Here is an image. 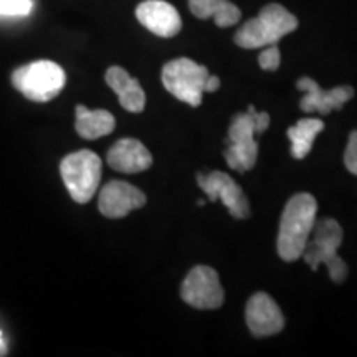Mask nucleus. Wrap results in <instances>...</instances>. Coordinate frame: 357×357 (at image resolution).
I'll return each instance as SVG.
<instances>
[{
	"mask_svg": "<svg viewBox=\"0 0 357 357\" xmlns=\"http://www.w3.org/2000/svg\"><path fill=\"white\" fill-rule=\"evenodd\" d=\"M318 202L307 192L293 195L281 213L276 248L284 261H296L303 255L311 231L314 229Z\"/></svg>",
	"mask_w": 357,
	"mask_h": 357,
	"instance_id": "1",
	"label": "nucleus"
},
{
	"mask_svg": "<svg viewBox=\"0 0 357 357\" xmlns=\"http://www.w3.org/2000/svg\"><path fill=\"white\" fill-rule=\"evenodd\" d=\"M270 126V114L258 113L255 106H248L245 113H238L231 119L229 128V147L223 153L227 164L236 172H247L255 167L258 159L257 134Z\"/></svg>",
	"mask_w": 357,
	"mask_h": 357,
	"instance_id": "2",
	"label": "nucleus"
},
{
	"mask_svg": "<svg viewBox=\"0 0 357 357\" xmlns=\"http://www.w3.org/2000/svg\"><path fill=\"white\" fill-rule=\"evenodd\" d=\"M298 29V19L280 3H268L255 19L245 22L235 33V43L247 50L276 45Z\"/></svg>",
	"mask_w": 357,
	"mask_h": 357,
	"instance_id": "3",
	"label": "nucleus"
},
{
	"mask_svg": "<svg viewBox=\"0 0 357 357\" xmlns=\"http://www.w3.org/2000/svg\"><path fill=\"white\" fill-rule=\"evenodd\" d=\"M311 235L312 238L307 240L306 247L303 250V260L312 270H318V266L323 263L328 266L329 278L334 283H344L349 268L337 255V250L342 243V236H344L341 225L334 218H321V220H316Z\"/></svg>",
	"mask_w": 357,
	"mask_h": 357,
	"instance_id": "4",
	"label": "nucleus"
},
{
	"mask_svg": "<svg viewBox=\"0 0 357 357\" xmlns=\"http://www.w3.org/2000/svg\"><path fill=\"white\" fill-rule=\"evenodd\" d=\"M66 75L55 61L38 60L24 65L12 73L13 88L19 89L26 100L47 102L56 98L65 88Z\"/></svg>",
	"mask_w": 357,
	"mask_h": 357,
	"instance_id": "5",
	"label": "nucleus"
},
{
	"mask_svg": "<svg viewBox=\"0 0 357 357\" xmlns=\"http://www.w3.org/2000/svg\"><path fill=\"white\" fill-rule=\"evenodd\" d=\"M101 166L100 155L88 149L71 153L61 160V178L75 202L86 204L93 199L101 181Z\"/></svg>",
	"mask_w": 357,
	"mask_h": 357,
	"instance_id": "6",
	"label": "nucleus"
},
{
	"mask_svg": "<svg viewBox=\"0 0 357 357\" xmlns=\"http://www.w3.org/2000/svg\"><path fill=\"white\" fill-rule=\"evenodd\" d=\"M208 75L207 66L195 63L190 58H176L164 65L160 79L172 96L195 108L202 102Z\"/></svg>",
	"mask_w": 357,
	"mask_h": 357,
	"instance_id": "7",
	"label": "nucleus"
},
{
	"mask_svg": "<svg viewBox=\"0 0 357 357\" xmlns=\"http://www.w3.org/2000/svg\"><path fill=\"white\" fill-rule=\"evenodd\" d=\"M181 296L195 310H217L223 305L225 294L218 273L211 266H195L187 273L181 287Z\"/></svg>",
	"mask_w": 357,
	"mask_h": 357,
	"instance_id": "8",
	"label": "nucleus"
},
{
	"mask_svg": "<svg viewBox=\"0 0 357 357\" xmlns=\"http://www.w3.org/2000/svg\"><path fill=\"white\" fill-rule=\"evenodd\" d=\"M197 184L211 202L222 200L230 215L236 220L250 217V204L242 187L229 174L215 171L211 174H197Z\"/></svg>",
	"mask_w": 357,
	"mask_h": 357,
	"instance_id": "9",
	"label": "nucleus"
},
{
	"mask_svg": "<svg viewBox=\"0 0 357 357\" xmlns=\"http://www.w3.org/2000/svg\"><path fill=\"white\" fill-rule=\"evenodd\" d=\"M296 88L300 91H305L300 108L305 113H319L323 116H328L333 111L341 109L354 96V88L349 86V84H342V86H336L326 91L314 79L307 77L298 79Z\"/></svg>",
	"mask_w": 357,
	"mask_h": 357,
	"instance_id": "10",
	"label": "nucleus"
},
{
	"mask_svg": "<svg viewBox=\"0 0 357 357\" xmlns=\"http://www.w3.org/2000/svg\"><path fill=\"white\" fill-rule=\"evenodd\" d=\"M144 192L128 182L111 181L102 187L98 199V208L108 218H123L129 212L146 205Z\"/></svg>",
	"mask_w": 357,
	"mask_h": 357,
	"instance_id": "11",
	"label": "nucleus"
},
{
	"mask_svg": "<svg viewBox=\"0 0 357 357\" xmlns=\"http://www.w3.org/2000/svg\"><path fill=\"white\" fill-rule=\"evenodd\" d=\"M247 326L255 337H268L283 331L284 316L270 294L257 293L247 303Z\"/></svg>",
	"mask_w": 357,
	"mask_h": 357,
	"instance_id": "12",
	"label": "nucleus"
},
{
	"mask_svg": "<svg viewBox=\"0 0 357 357\" xmlns=\"http://www.w3.org/2000/svg\"><path fill=\"white\" fill-rule=\"evenodd\" d=\"M136 19L151 33L172 38L181 32L182 20L176 7L166 0H144L136 7Z\"/></svg>",
	"mask_w": 357,
	"mask_h": 357,
	"instance_id": "13",
	"label": "nucleus"
},
{
	"mask_svg": "<svg viewBox=\"0 0 357 357\" xmlns=\"http://www.w3.org/2000/svg\"><path fill=\"white\" fill-rule=\"evenodd\" d=\"M109 167L123 174H137L153 166V155L141 141L126 137L111 146L106 155Z\"/></svg>",
	"mask_w": 357,
	"mask_h": 357,
	"instance_id": "14",
	"label": "nucleus"
},
{
	"mask_svg": "<svg viewBox=\"0 0 357 357\" xmlns=\"http://www.w3.org/2000/svg\"><path fill=\"white\" fill-rule=\"evenodd\" d=\"M106 83L118 95L119 105L129 113H141L146 106V93L139 82L121 66H111L105 75Z\"/></svg>",
	"mask_w": 357,
	"mask_h": 357,
	"instance_id": "15",
	"label": "nucleus"
},
{
	"mask_svg": "<svg viewBox=\"0 0 357 357\" xmlns=\"http://www.w3.org/2000/svg\"><path fill=\"white\" fill-rule=\"evenodd\" d=\"M116 119L106 109H88L86 106H77V132L83 139H100L114 131Z\"/></svg>",
	"mask_w": 357,
	"mask_h": 357,
	"instance_id": "16",
	"label": "nucleus"
},
{
	"mask_svg": "<svg viewBox=\"0 0 357 357\" xmlns=\"http://www.w3.org/2000/svg\"><path fill=\"white\" fill-rule=\"evenodd\" d=\"M190 12L200 20L213 19L217 26H234L242 19V12L229 0H189Z\"/></svg>",
	"mask_w": 357,
	"mask_h": 357,
	"instance_id": "17",
	"label": "nucleus"
},
{
	"mask_svg": "<svg viewBox=\"0 0 357 357\" xmlns=\"http://www.w3.org/2000/svg\"><path fill=\"white\" fill-rule=\"evenodd\" d=\"M324 131V123L318 118L300 119L288 129V137L291 142V155L294 159H305L311 153L316 136Z\"/></svg>",
	"mask_w": 357,
	"mask_h": 357,
	"instance_id": "18",
	"label": "nucleus"
},
{
	"mask_svg": "<svg viewBox=\"0 0 357 357\" xmlns=\"http://www.w3.org/2000/svg\"><path fill=\"white\" fill-rule=\"evenodd\" d=\"M32 7V0H0V17H25Z\"/></svg>",
	"mask_w": 357,
	"mask_h": 357,
	"instance_id": "19",
	"label": "nucleus"
},
{
	"mask_svg": "<svg viewBox=\"0 0 357 357\" xmlns=\"http://www.w3.org/2000/svg\"><path fill=\"white\" fill-rule=\"evenodd\" d=\"M258 63H260L261 70L265 71L278 70L281 63V53L278 45H268V47H265V50L258 56Z\"/></svg>",
	"mask_w": 357,
	"mask_h": 357,
	"instance_id": "20",
	"label": "nucleus"
},
{
	"mask_svg": "<svg viewBox=\"0 0 357 357\" xmlns=\"http://www.w3.org/2000/svg\"><path fill=\"white\" fill-rule=\"evenodd\" d=\"M344 166L351 174L357 176V131H352L344 153Z\"/></svg>",
	"mask_w": 357,
	"mask_h": 357,
	"instance_id": "21",
	"label": "nucleus"
},
{
	"mask_svg": "<svg viewBox=\"0 0 357 357\" xmlns=\"http://www.w3.org/2000/svg\"><path fill=\"white\" fill-rule=\"evenodd\" d=\"M218 88H220V79L213 77V75H208L207 82H205V93H213L217 91Z\"/></svg>",
	"mask_w": 357,
	"mask_h": 357,
	"instance_id": "22",
	"label": "nucleus"
},
{
	"mask_svg": "<svg viewBox=\"0 0 357 357\" xmlns=\"http://www.w3.org/2000/svg\"><path fill=\"white\" fill-rule=\"evenodd\" d=\"M3 349V342H2V333H0V351Z\"/></svg>",
	"mask_w": 357,
	"mask_h": 357,
	"instance_id": "23",
	"label": "nucleus"
},
{
	"mask_svg": "<svg viewBox=\"0 0 357 357\" xmlns=\"http://www.w3.org/2000/svg\"><path fill=\"white\" fill-rule=\"evenodd\" d=\"M197 205H200V207H202V205H205V200H197Z\"/></svg>",
	"mask_w": 357,
	"mask_h": 357,
	"instance_id": "24",
	"label": "nucleus"
}]
</instances>
